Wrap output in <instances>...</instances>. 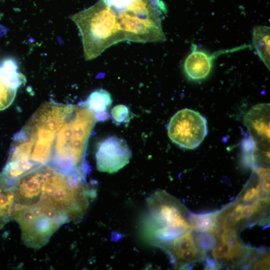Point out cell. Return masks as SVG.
Wrapping results in <instances>:
<instances>
[{
  "instance_id": "1",
  "label": "cell",
  "mask_w": 270,
  "mask_h": 270,
  "mask_svg": "<svg viewBox=\"0 0 270 270\" xmlns=\"http://www.w3.org/2000/svg\"><path fill=\"white\" fill-rule=\"evenodd\" d=\"M112 43L162 42L167 14L162 0H99L94 4Z\"/></svg>"
},
{
  "instance_id": "10",
  "label": "cell",
  "mask_w": 270,
  "mask_h": 270,
  "mask_svg": "<svg viewBox=\"0 0 270 270\" xmlns=\"http://www.w3.org/2000/svg\"><path fill=\"white\" fill-rule=\"evenodd\" d=\"M14 205L13 185L0 175V230L12 219Z\"/></svg>"
},
{
  "instance_id": "11",
  "label": "cell",
  "mask_w": 270,
  "mask_h": 270,
  "mask_svg": "<svg viewBox=\"0 0 270 270\" xmlns=\"http://www.w3.org/2000/svg\"><path fill=\"white\" fill-rule=\"evenodd\" d=\"M112 100L110 94L103 89L92 92L84 103L94 113L96 120L102 121L108 118V109Z\"/></svg>"
},
{
  "instance_id": "2",
  "label": "cell",
  "mask_w": 270,
  "mask_h": 270,
  "mask_svg": "<svg viewBox=\"0 0 270 270\" xmlns=\"http://www.w3.org/2000/svg\"><path fill=\"white\" fill-rule=\"evenodd\" d=\"M147 208L142 232L152 246L165 250L175 238L192 230L186 217V208L164 190L156 192L148 198Z\"/></svg>"
},
{
  "instance_id": "18",
  "label": "cell",
  "mask_w": 270,
  "mask_h": 270,
  "mask_svg": "<svg viewBox=\"0 0 270 270\" xmlns=\"http://www.w3.org/2000/svg\"><path fill=\"white\" fill-rule=\"evenodd\" d=\"M270 257L269 256H264L258 260L252 266V269H268L269 268Z\"/></svg>"
},
{
  "instance_id": "15",
  "label": "cell",
  "mask_w": 270,
  "mask_h": 270,
  "mask_svg": "<svg viewBox=\"0 0 270 270\" xmlns=\"http://www.w3.org/2000/svg\"><path fill=\"white\" fill-rule=\"evenodd\" d=\"M195 238V244L200 249L205 252L212 249L216 244L217 239L213 234L200 232Z\"/></svg>"
},
{
  "instance_id": "6",
  "label": "cell",
  "mask_w": 270,
  "mask_h": 270,
  "mask_svg": "<svg viewBox=\"0 0 270 270\" xmlns=\"http://www.w3.org/2000/svg\"><path fill=\"white\" fill-rule=\"evenodd\" d=\"M132 151L126 142L115 136L99 142L96 154V166L102 172H117L130 162Z\"/></svg>"
},
{
  "instance_id": "12",
  "label": "cell",
  "mask_w": 270,
  "mask_h": 270,
  "mask_svg": "<svg viewBox=\"0 0 270 270\" xmlns=\"http://www.w3.org/2000/svg\"><path fill=\"white\" fill-rule=\"evenodd\" d=\"M270 28L256 26L252 31V44L256 54L270 70Z\"/></svg>"
},
{
  "instance_id": "9",
  "label": "cell",
  "mask_w": 270,
  "mask_h": 270,
  "mask_svg": "<svg viewBox=\"0 0 270 270\" xmlns=\"http://www.w3.org/2000/svg\"><path fill=\"white\" fill-rule=\"evenodd\" d=\"M192 50L184 62V72L190 80H198L204 79L210 72L212 60L216 56L196 50L194 44H192Z\"/></svg>"
},
{
  "instance_id": "19",
  "label": "cell",
  "mask_w": 270,
  "mask_h": 270,
  "mask_svg": "<svg viewBox=\"0 0 270 270\" xmlns=\"http://www.w3.org/2000/svg\"><path fill=\"white\" fill-rule=\"evenodd\" d=\"M220 268V264L216 260L208 259L205 263V270H218Z\"/></svg>"
},
{
  "instance_id": "8",
  "label": "cell",
  "mask_w": 270,
  "mask_h": 270,
  "mask_svg": "<svg viewBox=\"0 0 270 270\" xmlns=\"http://www.w3.org/2000/svg\"><path fill=\"white\" fill-rule=\"evenodd\" d=\"M17 70L18 66L12 59L5 60L0 66V110L12 104L18 88L26 82L25 76Z\"/></svg>"
},
{
  "instance_id": "7",
  "label": "cell",
  "mask_w": 270,
  "mask_h": 270,
  "mask_svg": "<svg viewBox=\"0 0 270 270\" xmlns=\"http://www.w3.org/2000/svg\"><path fill=\"white\" fill-rule=\"evenodd\" d=\"M244 122L253 142L270 146L269 104H260L252 107L246 114Z\"/></svg>"
},
{
  "instance_id": "5",
  "label": "cell",
  "mask_w": 270,
  "mask_h": 270,
  "mask_svg": "<svg viewBox=\"0 0 270 270\" xmlns=\"http://www.w3.org/2000/svg\"><path fill=\"white\" fill-rule=\"evenodd\" d=\"M208 132L206 118L198 112L187 108L175 114L168 126V134L170 140L186 149L198 148Z\"/></svg>"
},
{
  "instance_id": "16",
  "label": "cell",
  "mask_w": 270,
  "mask_h": 270,
  "mask_svg": "<svg viewBox=\"0 0 270 270\" xmlns=\"http://www.w3.org/2000/svg\"><path fill=\"white\" fill-rule=\"evenodd\" d=\"M111 114L116 123L126 122L129 119L130 111L126 106L120 104L112 110Z\"/></svg>"
},
{
  "instance_id": "13",
  "label": "cell",
  "mask_w": 270,
  "mask_h": 270,
  "mask_svg": "<svg viewBox=\"0 0 270 270\" xmlns=\"http://www.w3.org/2000/svg\"><path fill=\"white\" fill-rule=\"evenodd\" d=\"M219 213L220 210L199 214L190 213L188 219L192 230L213 234L217 226Z\"/></svg>"
},
{
  "instance_id": "3",
  "label": "cell",
  "mask_w": 270,
  "mask_h": 270,
  "mask_svg": "<svg viewBox=\"0 0 270 270\" xmlns=\"http://www.w3.org/2000/svg\"><path fill=\"white\" fill-rule=\"evenodd\" d=\"M84 178L60 172L46 166L42 198L66 214L69 222H78L86 214L96 196L94 185Z\"/></svg>"
},
{
  "instance_id": "14",
  "label": "cell",
  "mask_w": 270,
  "mask_h": 270,
  "mask_svg": "<svg viewBox=\"0 0 270 270\" xmlns=\"http://www.w3.org/2000/svg\"><path fill=\"white\" fill-rule=\"evenodd\" d=\"M256 176V183L254 186V177L252 174L250 180L243 189L242 191L244 192H242L240 194V200L244 202H252L260 196L261 191L260 181L257 175Z\"/></svg>"
},
{
  "instance_id": "4",
  "label": "cell",
  "mask_w": 270,
  "mask_h": 270,
  "mask_svg": "<svg viewBox=\"0 0 270 270\" xmlns=\"http://www.w3.org/2000/svg\"><path fill=\"white\" fill-rule=\"evenodd\" d=\"M12 219L20 225L24 242L32 248H40L68 218L61 211L40 200L28 206L14 205Z\"/></svg>"
},
{
  "instance_id": "17",
  "label": "cell",
  "mask_w": 270,
  "mask_h": 270,
  "mask_svg": "<svg viewBox=\"0 0 270 270\" xmlns=\"http://www.w3.org/2000/svg\"><path fill=\"white\" fill-rule=\"evenodd\" d=\"M254 214V210L252 204H244L242 208L240 216L242 220L249 218Z\"/></svg>"
}]
</instances>
